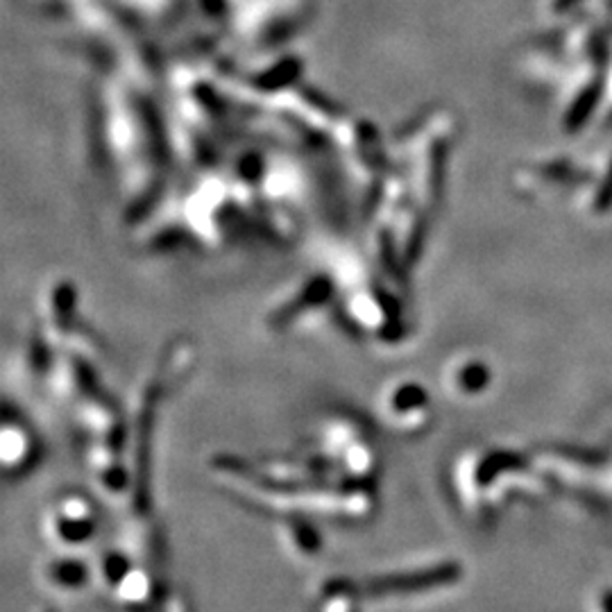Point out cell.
Here are the masks:
<instances>
[{"label": "cell", "mask_w": 612, "mask_h": 612, "mask_svg": "<svg viewBox=\"0 0 612 612\" xmlns=\"http://www.w3.org/2000/svg\"><path fill=\"white\" fill-rule=\"evenodd\" d=\"M447 569H431L420 571V574H402V576H384V578H374L367 583L365 592L374 594V597H390V594H408L417 592V588H429V585L438 583L444 578Z\"/></svg>", "instance_id": "obj_1"}, {"label": "cell", "mask_w": 612, "mask_h": 612, "mask_svg": "<svg viewBox=\"0 0 612 612\" xmlns=\"http://www.w3.org/2000/svg\"><path fill=\"white\" fill-rule=\"evenodd\" d=\"M27 453H30V438H27L25 431H23L21 426L14 429L12 424H5V435H3L5 465L7 467L25 465Z\"/></svg>", "instance_id": "obj_2"}, {"label": "cell", "mask_w": 612, "mask_h": 612, "mask_svg": "<svg viewBox=\"0 0 612 612\" xmlns=\"http://www.w3.org/2000/svg\"><path fill=\"white\" fill-rule=\"evenodd\" d=\"M84 567L80 565V562L75 560H68V562H54L53 567H50V578H53V583H62V585H68V588H75V585H80L82 580H84Z\"/></svg>", "instance_id": "obj_3"}, {"label": "cell", "mask_w": 612, "mask_h": 612, "mask_svg": "<svg viewBox=\"0 0 612 612\" xmlns=\"http://www.w3.org/2000/svg\"><path fill=\"white\" fill-rule=\"evenodd\" d=\"M562 3H567V0H562Z\"/></svg>", "instance_id": "obj_4"}]
</instances>
